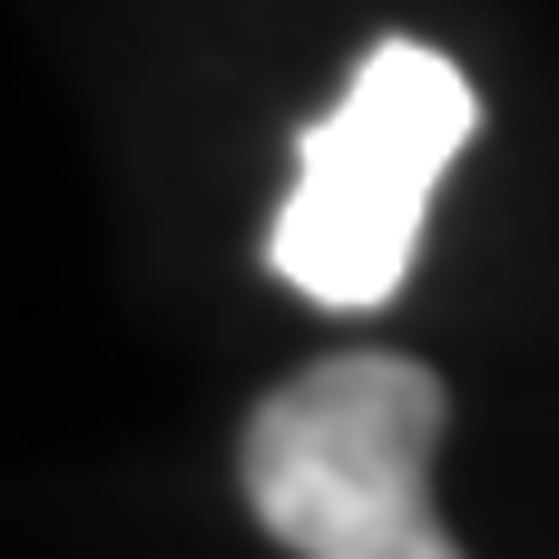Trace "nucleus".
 <instances>
[{"mask_svg":"<svg viewBox=\"0 0 559 559\" xmlns=\"http://www.w3.org/2000/svg\"><path fill=\"white\" fill-rule=\"evenodd\" d=\"M472 79L423 49V39H373L354 59V88L295 138V187L275 206L265 265L324 305V314H373L403 295L423 255L432 187L452 177L472 138Z\"/></svg>","mask_w":559,"mask_h":559,"instance_id":"2","label":"nucleus"},{"mask_svg":"<svg viewBox=\"0 0 559 559\" xmlns=\"http://www.w3.org/2000/svg\"><path fill=\"white\" fill-rule=\"evenodd\" d=\"M452 393L413 354H324L246 423L236 481L265 540L295 559H462L432 511Z\"/></svg>","mask_w":559,"mask_h":559,"instance_id":"1","label":"nucleus"}]
</instances>
